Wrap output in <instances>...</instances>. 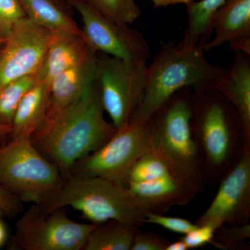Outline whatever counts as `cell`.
Here are the masks:
<instances>
[{
	"label": "cell",
	"mask_w": 250,
	"mask_h": 250,
	"mask_svg": "<svg viewBox=\"0 0 250 250\" xmlns=\"http://www.w3.org/2000/svg\"><path fill=\"white\" fill-rule=\"evenodd\" d=\"M63 181L30 139H12L0 147V186L21 202L40 205Z\"/></svg>",
	"instance_id": "8992f818"
},
{
	"label": "cell",
	"mask_w": 250,
	"mask_h": 250,
	"mask_svg": "<svg viewBox=\"0 0 250 250\" xmlns=\"http://www.w3.org/2000/svg\"><path fill=\"white\" fill-rule=\"evenodd\" d=\"M0 214H1V215H2V213H1V211H0Z\"/></svg>",
	"instance_id": "8d00e7d4"
},
{
	"label": "cell",
	"mask_w": 250,
	"mask_h": 250,
	"mask_svg": "<svg viewBox=\"0 0 250 250\" xmlns=\"http://www.w3.org/2000/svg\"><path fill=\"white\" fill-rule=\"evenodd\" d=\"M39 206L47 212L72 207L94 225L116 220L138 228L147 212L125 184L100 177H70Z\"/></svg>",
	"instance_id": "5b68a950"
},
{
	"label": "cell",
	"mask_w": 250,
	"mask_h": 250,
	"mask_svg": "<svg viewBox=\"0 0 250 250\" xmlns=\"http://www.w3.org/2000/svg\"><path fill=\"white\" fill-rule=\"evenodd\" d=\"M220 181L213 201L195 224L218 229L223 225L250 223V148L244 149Z\"/></svg>",
	"instance_id": "7c38bea8"
},
{
	"label": "cell",
	"mask_w": 250,
	"mask_h": 250,
	"mask_svg": "<svg viewBox=\"0 0 250 250\" xmlns=\"http://www.w3.org/2000/svg\"><path fill=\"white\" fill-rule=\"evenodd\" d=\"M1 49H0V51H1Z\"/></svg>",
	"instance_id": "74e56055"
},
{
	"label": "cell",
	"mask_w": 250,
	"mask_h": 250,
	"mask_svg": "<svg viewBox=\"0 0 250 250\" xmlns=\"http://www.w3.org/2000/svg\"><path fill=\"white\" fill-rule=\"evenodd\" d=\"M138 227L116 220L96 225L90 232L83 250H131Z\"/></svg>",
	"instance_id": "44dd1931"
},
{
	"label": "cell",
	"mask_w": 250,
	"mask_h": 250,
	"mask_svg": "<svg viewBox=\"0 0 250 250\" xmlns=\"http://www.w3.org/2000/svg\"><path fill=\"white\" fill-rule=\"evenodd\" d=\"M0 216L1 215L0 214ZM6 238V231L4 225L3 224L2 221L0 220V247L4 244Z\"/></svg>",
	"instance_id": "d6a6232c"
},
{
	"label": "cell",
	"mask_w": 250,
	"mask_h": 250,
	"mask_svg": "<svg viewBox=\"0 0 250 250\" xmlns=\"http://www.w3.org/2000/svg\"><path fill=\"white\" fill-rule=\"evenodd\" d=\"M51 31L26 17L18 21L0 51V90L11 82L40 71Z\"/></svg>",
	"instance_id": "8fae6325"
},
{
	"label": "cell",
	"mask_w": 250,
	"mask_h": 250,
	"mask_svg": "<svg viewBox=\"0 0 250 250\" xmlns=\"http://www.w3.org/2000/svg\"><path fill=\"white\" fill-rule=\"evenodd\" d=\"M192 127L207 183L220 181L244 149L250 148L238 112L217 90L192 93Z\"/></svg>",
	"instance_id": "277c9868"
},
{
	"label": "cell",
	"mask_w": 250,
	"mask_h": 250,
	"mask_svg": "<svg viewBox=\"0 0 250 250\" xmlns=\"http://www.w3.org/2000/svg\"><path fill=\"white\" fill-rule=\"evenodd\" d=\"M192 93L179 90L151 118L150 152L197 195L205 191V169L192 127Z\"/></svg>",
	"instance_id": "3957f363"
},
{
	"label": "cell",
	"mask_w": 250,
	"mask_h": 250,
	"mask_svg": "<svg viewBox=\"0 0 250 250\" xmlns=\"http://www.w3.org/2000/svg\"><path fill=\"white\" fill-rule=\"evenodd\" d=\"M93 9L104 17L120 23L129 24L141 16V8L136 0H84Z\"/></svg>",
	"instance_id": "603a6c76"
},
{
	"label": "cell",
	"mask_w": 250,
	"mask_h": 250,
	"mask_svg": "<svg viewBox=\"0 0 250 250\" xmlns=\"http://www.w3.org/2000/svg\"><path fill=\"white\" fill-rule=\"evenodd\" d=\"M26 17L18 0H0V42L4 43L16 23Z\"/></svg>",
	"instance_id": "484cf974"
},
{
	"label": "cell",
	"mask_w": 250,
	"mask_h": 250,
	"mask_svg": "<svg viewBox=\"0 0 250 250\" xmlns=\"http://www.w3.org/2000/svg\"><path fill=\"white\" fill-rule=\"evenodd\" d=\"M100 88L95 82L80 100L62 108H49L31 143L54 164L64 180L79 161L102 147L117 129L104 115Z\"/></svg>",
	"instance_id": "6da1fadb"
},
{
	"label": "cell",
	"mask_w": 250,
	"mask_h": 250,
	"mask_svg": "<svg viewBox=\"0 0 250 250\" xmlns=\"http://www.w3.org/2000/svg\"><path fill=\"white\" fill-rule=\"evenodd\" d=\"M150 122L129 123L117 129L101 147L79 161L70 177H100L125 185L131 166L150 151Z\"/></svg>",
	"instance_id": "ba28073f"
},
{
	"label": "cell",
	"mask_w": 250,
	"mask_h": 250,
	"mask_svg": "<svg viewBox=\"0 0 250 250\" xmlns=\"http://www.w3.org/2000/svg\"><path fill=\"white\" fill-rule=\"evenodd\" d=\"M26 16L50 31L68 30L82 33L71 17L53 0H18Z\"/></svg>",
	"instance_id": "d6986e66"
},
{
	"label": "cell",
	"mask_w": 250,
	"mask_h": 250,
	"mask_svg": "<svg viewBox=\"0 0 250 250\" xmlns=\"http://www.w3.org/2000/svg\"><path fill=\"white\" fill-rule=\"evenodd\" d=\"M162 46L147 67L144 93L129 123L145 124L179 90L190 88L194 93L215 89L228 69L212 65L205 59L204 46Z\"/></svg>",
	"instance_id": "7a4b0ae2"
},
{
	"label": "cell",
	"mask_w": 250,
	"mask_h": 250,
	"mask_svg": "<svg viewBox=\"0 0 250 250\" xmlns=\"http://www.w3.org/2000/svg\"><path fill=\"white\" fill-rule=\"evenodd\" d=\"M80 15L82 35L90 49L140 65H147L150 50L142 34L104 17L84 0H72Z\"/></svg>",
	"instance_id": "30bf717a"
},
{
	"label": "cell",
	"mask_w": 250,
	"mask_h": 250,
	"mask_svg": "<svg viewBox=\"0 0 250 250\" xmlns=\"http://www.w3.org/2000/svg\"><path fill=\"white\" fill-rule=\"evenodd\" d=\"M172 175L166 164L150 151L133 164L126 176V184L153 182Z\"/></svg>",
	"instance_id": "cb8c5ba5"
},
{
	"label": "cell",
	"mask_w": 250,
	"mask_h": 250,
	"mask_svg": "<svg viewBox=\"0 0 250 250\" xmlns=\"http://www.w3.org/2000/svg\"><path fill=\"white\" fill-rule=\"evenodd\" d=\"M54 1H55L57 4H58L59 6H62V4H61V0H53Z\"/></svg>",
	"instance_id": "836d02e7"
},
{
	"label": "cell",
	"mask_w": 250,
	"mask_h": 250,
	"mask_svg": "<svg viewBox=\"0 0 250 250\" xmlns=\"http://www.w3.org/2000/svg\"><path fill=\"white\" fill-rule=\"evenodd\" d=\"M250 56L237 52L231 69L215 89L224 95L238 112L247 145L250 146Z\"/></svg>",
	"instance_id": "e0dca14e"
},
{
	"label": "cell",
	"mask_w": 250,
	"mask_h": 250,
	"mask_svg": "<svg viewBox=\"0 0 250 250\" xmlns=\"http://www.w3.org/2000/svg\"><path fill=\"white\" fill-rule=\"evenodd\" d=\"M22 202L0 186V211L3 215L14 217L22 209Z\"/></svg>",
	"instance_id": "f546056e"
},
{
	"label": "cell",
	"mask_w": 250,
	"mask_h": 250,
	"mask_svg": "<svg viewBox=\"0 0 250 250\" xmlns=\"http://www.w3.org/2000/svg\"><path fill=\"white\" fill-rule=\"evenodd\" d=\"M38 81L37 75H29L11 82L0 90V129L3 134L10 133L20 103Z\"/></svg>",
	"instance_id": "7402d4cb"
},
{
	"label": "cell",
	"mask_w": 250,
	"mask_h": 250,
	"mask_svg": "<svg viewBox=\"0 0 250 250\" xmlns=\"http://www.w3.org/2000/svg\"><path fill=\"white\" fill-rule=\"evenodd\" d=\"M217 228L209 225H197L196 228L181 237L188 250L203 248L212 244Z\"/></svg>",
	"instance_id": "83f0119b"
},
{
	"label": "cell",
	"mask_w": 250,
	"mask_h": 250,
	"mask_svg": "<svg viewBox=\"0 0 250 250\" xmlns=\"http://www.w3.org/2000/svg\"><path fill=\"white\" fill-rule=\"evenodd\" d=\"M155 9L177 4H189L193 0H150Z\"/></svg>",
	"instance_id": "4dcf8cb0"
},
{
	"label": "cell",
	"mask_w": 250,
	"mask_h": 250,
	"mask_svg": "<svg viewBox=\"0 0 250 250\" xmlns=\"http://www.w3.org/2000/svg\"><path fill=\"white\" fill-rule=\"evenodd\" d=\"M3 136V133L2 131H1V130L0 129V139H1V136Z\"/></svg>",
	"instance_id": "e575fe53"
},
{
	"label": "cell",
	"mask_w": 250,
	"mask_h": 250,
	"mask_svg": "<svg viewBox=\"0 0 250 250\" xmlns=\"http://www.w3.org/2000/svg\"><path fill=\"white\" fill-rule=\"evenodd\" d=\"M154 224L162 227L172 232L186 234L194 229L197 225L191 223L187 219L177 217L166 216L159 213L147 212L145 218V223Z\"/></svg>",
	"instance_id": "4316f807"
},
{
	"label": "cell",
	"mask_w": 250,
	"mask_h": 250,
	"mask_svg": "<svg viewBox=\"0 0 250 250\" xmlns=\"http://www.w3.org/2000/svg\"><path fill=\"white\" fill-rule=\"evenodd\" d=\"M147 67L97 52V82L102 104L116 129L129 124L142 100Z\"/></svg>",
	"instance_id": "9c48e42d"
},
{
	"label": "cell",
	"mask_w": 250,
	"mask_h": 250,
	"mask_svg": "<svg viewBox=\"0 0 250 250\" xmlns=\"http://www.w3.org/2000/svg\"><path fill=\"white\" fill-rule=\"evenodd\" d=\"M169 243L156 233L141 232L139 230L135 235L131 250H166Z\"/></svg>",
	"instance_id": "f1b7e54d"
},
{
	"label": "cell",
	"mask_w": 250,
	"mask_h": 250,
	"mask_svg": "<svg viewBox=\"0 0 250 250\" xmlns=\"http://www.w3.org/2000/svg\"><path fill=\"white\" fill-rule=\"evenodd\" d=\"M227 0H200L187 6L188 26L181 45H197L200 41L207 42L211 34V20L215 13Z\"/></svg>",
	"instance_id": "ffe728a7"
},
{
	"label": "cell",
	"mask_w": 250,
	"mask_h": 250,
	"mask_svg": "<svg viewBox=\"0 0 250 250\" xmlns=\"http://www.w3.org/2000/svg\"><path fill=\"white\" fill-rule=\"evenodd\" d=\"M49 85L48 82L39 80L24 95L15 114L11 140L30 139L45 121L50 107Z\"/></svg>",
	"instance_id": "ac0fdd59"
},
{
	"label": "cell",
	"mask_w": 250,
	"mask_h": 250,
	"mask_svg": "<svg viewBox=\"0 0 250 250\" xmlns=\"http://www.w3.org/2000/svg\"><path fill=\"white\" fill-rule=\"evenodd\" d=\"M145 209L163 214L176 206L190 203L197 196L190 188L172 175L153 182L126 184Z\"/></svg>",
	"instance_id": "9a60e30c"
},
{
	"label": "cell",
	"mask_w": 250,
	"mask_h": 250,
	"mask_svg": "<svg viewBox=\"0 0 250 250\" xmlns=\"http://www.w3.org/2000/svg\"><path fill=\"white\" fill-rule=\"evenodd\" d=\"M250 238V223L233 226L223 225L215 231L211 245L220 250H238Z\"/></svg>",
	"instance_id": "d4e9b609"
},
{
	"label": "cell",
	"mask_w": 250,
	"mask_h": 250,
	"mask_svg": "<svg viewBox=\"0 0 250 250\" xmlns=\"http://www.w3.org/2000/svg\"><path fill=\"white\" fill-rule=\"evenodd\" d=\"M96 225L77 223L62 208L45 211L34 205L16 223L12 249L83 250Z\"/></svg>",
	"instance_id": "52a82bcc"
},
{
	"label": "cell",
	"mask_w": 250,
	"mask_h": 250,
	"mask_svg": "<svg viewBox=\"0 0 250 250\" xmlns=\"http://www.w3.org/2000/svg\"><path fill=\"white\" fill-rule=\"evenodd\" d=\"M215 37L204 46L209 52L225 43L233 52L250 56V0H227L213 15Z\"/></svg>",
	"instance_id": "4fadbf2b"
},
{
	"label": "cell",
	"mask_w": 250,
	"mask_h": 250,
	"mask_svg": "<svg viewBox=\"0 0 250 250\" xmlns=\"http://www.w3.org/2000/svg\"><path fill=\"white\" fill-rule=\"evenodd\" d=\"M96 52L90 48L82 33L68 30L51 31L48 47L38 79L50 84L60 74L86 60Z\"/></svg>",
	"instance_id": "5bb4252c"
},
{
	"label": "cell",
	"mask_w": 250,
	"mask_h": 250,
	"mask_svg": "<svg viewBox=\"0 0 250 250\" xmlns=\"http://www.w3.org/2000/svg\"><path fill=\"white\" fill-rule=\"evenodd\" d=\"M3 44H4V43H2V42H0V45H3Z\"/></svg>",
	"instance_id": "d590c367"
},
{
	"label": "cell",
	"mask_w": 250,
	"mask_h": 250,
	"mask_svg": "<svg viewBox=\"0 0 250 250\" xmlns=\"http://www.w3.org/2000/svg\"><path fill=\"white\" fill-rule=\"evenodd\" d=\"M97 81V53L54 77L50 85V107L62 108L85 95Z\"/></svg>",
	"instance_id": "2e32d148"
},
{
	"label": "cell",
	"mask_w": 250,
	"mask_h": 250,
	"mask_svg": "<svg viewBox=\"0 0 250 250\" xmlns=\"http://www.w3.org/2000/svg\"><path fill=\"white\" fill-rule=\"evenodd\" d=\"M188 248L181 238L173 243H169L166 250H188Z\"/></svg>",
	"instance_id": "1f68e13d"
}]
</instances>
